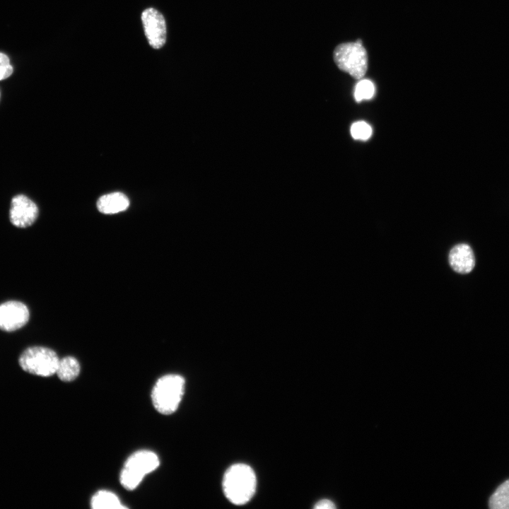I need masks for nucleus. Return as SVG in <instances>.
Instances as JSON below:
<instances>
[{
    "label": "nucleus",
    "instance_id": "obj_13",
    "mask_svg": "<svg viewBox=\"0 0 509 509\" xmlns=\"http://www.w3.org/2000/svg\"><path fill=\"white\" fill-rule=\"evenodd\" d=\"M491 509H509V479L498 486L488 500Z\"/></svg>",
    "mask_w": 509,
    "mask_h": 509
},
{
    "label": "nucleus",
    "instance_id": "obj_7",
    "mask_svg": "<svg viewBox=\"0 0 509 509\" xmlns=\"http://www.w3.org/2000/svg\"><path fill=\"white\" fill-rule=\"evenodd\" d=\"M141 20L150 45L154 49L162 47L166 40V24L163 16L155 8H148L143 11Z\"/></svg>",
    "mask_w": 509,
    "mask_h": 509
},
{
    "label": "nucleus",
    "instance_id": "obj_8",
    "mask_svg": "<svg viewBox=\"0 0 509 509\" xmlns=\"http://www.w3.org/2000/svg\"><path fill=\"white\" fill-rule=\"evenodd\" d=\"M159 464V458L155 452L141 450L131 455L126 460L124 467L144 477L156 470Z\"/></svg>",
    "mask_w": 509,
    "mask_h": 509
},
{
    "label": "nucleus",
    "instance_id": "obj_3",
    "mask_svg": "<svg viewBox=\"0 0 509 509\" xmlns=\"http://www.w3.org/2000/svg\"><path fill=\"white\" fill-rule=\"evenodd\" d=\"M334 60L339 69L355 79L362 78L368 68V55L362 41L342 43L334 51Z\"/></svg>",
    "mask_w": 509,
    "mask_h": 509
},
{
    "label": "nucleus",
    "instance_id": "obj_11",
    "mask_svg": "<svg viewBox=\"0 0 509 509\" xmlns=\"http://www.w3.org/2000/svg\"><path fill=\"white\" fill-rule=\"evenodd\" d=\"M80 363L73 356H66L59 359L56 374L63 382H71L79 375Z\"/></svg>",
    "mask_w": 509,
    "mask_h": 509
},
{
    "label": "nucleus",
    "instance_id": "obj_15",
    "mask_svg": "<svg viewBox=\"0 0 509 509\" xmlns=\"http://www.w3.org/2000/svg\"><path fill=\"white\" fill-rule=\"evenodd\" d=\"M375 93V86L369 80H361L356 86L354 98L357 101L370 99Z\"/></svg>",
    "mask_w": 509,
    "mask_h": 509
},
{
    "label": "nucleus",
    "instance_id": "obj_1",
    "mask_svg": "<svg viewBox=\"0 0 509 509\" xmlns=\"http://www.w3.org/2000/svg\"><path fill=\"white\" fill-rule=\"evenodd\" d=\"M223 490L226 497L235 505H244L252 498L257 486L253 469L245 464L230 466L223 478Z\"/></svg>",
    "mask_w": 509,
    "mask_h": 509
},
{
    "label": "nucleus",
    "instance_id": "obj_6",
    "mask_svg": "<svg viewBox=\"0 0 509 509\" xmlns=\"http://www.w3.org/2000/svg\"><path fill=\"white\" fill-rule=\"evenodd\" d=\"M38 214V207L26 196L18 194L13 197L9 218L13 226L18 228L29 227L35 222Z\"/></svg>",
    "mask_w": 509,
    "mask_h": 509
},
{
    "label": "nucleus",
    "instance_id": "obj_2",
    "mask_svg": "<svg viewBox=\"0 0 509 509\" xmlns=\"http://www.w3.org/2000/svg\"><path fill=\"white\" fill-rule=\"evenodd\" d=\"M185 380L177 374H168L158 378L151 392V399L156 411L164 415L174 413L178 408L185 392Z\"/></svg>",
    "mask_w": 509,
    "mask_h": 509
},
{
    "label": "nucleus",
    "instance_id": "obj_19",
    "mask_svg": "<svg viewBox=\"0 0 509 509\" xmlns=\"http://www.w3.org/2000/svg\"><path fill=\"white\" fill-rule=\"evenodd\" d=\"M0 98H1V92H0Z\"/></svg>",
    "mask_w": 509,
    "mask_h": 509
},
{
    "label": "nucleus",
    "instance_id": "obj_10",
    "mask_svg": "<svg viewBox=\"0 0 509 509\" xmlns=\"http://www.w3.org/2000/svg\"><path fill=\"white\" fill-rule=\"evenodd\" d=\"M129 206L127 197L122 192H112L102 196L97 202L99 211L114 214L125 211Z\"/></svg>",
    "mask_w": 509,
    "mask_h": 509
},
{
    "label": "nucleus",
    "instance_id": "obj_18",
    "mask_svg": "<svg viewBox=\"0 0 509 509\" xmlns=\"http://www.w3.org/2000/svg\"><path fill=\"white\" fill-rule=\"evenodd\" d=\"M315 509H334L336 508L334 503L329 499H322L315 503Z\"/></svg>",
    "mask_w": 509,
    "mask_h": 509
},
{
    "label": "nucleus",
    "instance_id": "obj_4",
    "mask_svg": "<svg viewBox=\"0 0 509 509\" xmlns=\"http://www.w3.org/2000/svg\"><path fill=\"white\" fill-rule=\"evenodd\" d=\"M59 361L56 352L44 346L28 347L18 358L19 365L24 371L41 377L56 374Z\"/></svg>",
    "mask_w": 509,
    "mask_h": 509
},
{
    "label": "nucleus",
    "instance_id": "obj_9",
    "mask_svg": "<svg viewBox=\"0 0 509 509\" xmlns=\"http://www.w3.org/2000/svg\"><path fill=\"white\" fill-rule=\"evenodd\" d=\"M449 263L457 273H469L474 267L475 258L469 245L459 244L453 247L449 253Z\"/></svg>",
    "mask_w": 509,
    "mask_h": 509
},
{
    "label": "nucleus",
    "instance_id": "obj_16",
    "mask_svg": "<svg viewBox=\"0 0 509 509\" xmlns=\"http://www.w3.org/2000/svg\"><path fill=\"white\" fill-rule=\"evenodd\" d=\"M351 134L355 139L367 140L372 134V128L365 122H356L351 125Z\"/></svg>",
    "mask_w": 509,
    "mask_h": 509
},
{
    "label": "nucleus",
    "instance_id": "obj_12",
    "mask_svg": "<svg viewBox=\"0 0 509 509\" xmlns=\"http://www.w3.org/2000/svg\"><path fill=\"white\" fill-rule=\"evenodd\" d=\"M90 505L93 509L125 508L116 494L105 490L96 492L91 498Z\"/></svg>",
    "mask_w": 509,
    "mask_h": 509
},
{
    "label": "nucleus",
    "instance_id": "obj_17",
    "mask_svg": "<svg viewBox=\"0 0 509 509\" xmlns=\"http://www.w3.org/2000/svg\"><path fill=\"white\" fill-rule=\"evenodd\" d=\"M13 69L10 64L8 57L0 52V81L8 78L13 73Z\"/></svg>",
    "mask_w": 509,
    "mask_h": 509
},
{
    "label": "nucleus",
    "instance_id": "obj_5",
    "mask_svg": "<svg viewBox=\"0 0 509 509\" xmlns=\"http://www.w3.org/2000/svg\"><path fill=\"white\" fill-rule=\"evenodd\" d=\"M28 307L22 302L8 300L0 304V329L13 332L25 326L29 320Z\"/></svg>",
    "mask_w": 509,
    "mask_h": 509
},
{
    "label": "nucleus",
    "instance_id": "obj_14",
    "mask_svg": "<svg viewBox=\"0 0 509 509\" xmlns=\"http://www.w3.org/2000/svg\"><path fill=\"white\" fill-rule=\"evenodd\" d=\"M144 477L124 467L119 475L122 486L129 491L135 489L141 482Z\"/></svg>",
    "mask_w": 509,
    "mask_h": 509
}]
</instances>
